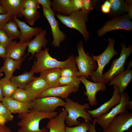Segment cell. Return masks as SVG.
<instances>
[{
  "label": "cell",
  "instance_id": "cell-53",
  "mask_svg": "<svg viewBox=\"0 0 132 132\" xmlns=\"http://www.w3.org/2000/svg\"></svg>",
  "mask_w": 132,
  "mask_h": 132
},
{
  "label": "cell",
  "instance_id": "cell-45",
  "mask_svg": "<svg viewBox=\"0 0 132 132\" xmlns=\"http://www.w3.org/2000/svg\"><path fill=\"white\" fill-rule=\"evenodd\" d=\"M0 132H12L11 129L5 125L0 123Z\"/></svg>",
  "mask_w": 132,
  "mask_h": 132
},
{
  "label": "cell",
  "instance_id": "cell-27",
  "mask_svg": "<svg viewBox=\"0 0 132 132\" xmlns=\"http://www.w3.org/2000/svg\"><path fill=\"white\" fill-rule=\"evenodd\" d=\"M111 6L108 16L112 18L126 14L129 7L126 0H110Z\"/></svg>",
  "mask_w": 132,
  "mask_h": 132
},
{
  "label": "cell",
  "instance_id": "cell-42",
  "mask_svg": "<svg viewBox=\"0 0 132 132\" xmlns=\"http://www.w3.org/2000/svg\"><path fill=\"white\" fill-rule=\"evenodd\" d=\"M74 11L81 10L83 5L82 0H71Z\"/></svg>",
  "mask_w": 132,
  "mask_h": 132
},
{
  "label": "cell",
  "instance_id": "cell-26",
  "mask_svg": "<svg viewBox=\"0 0 132 132\" xmlns=\"http://www.w3.org/2000/svg\"><path fill=\"white\" fill-rule=\"evenodd\" d=\"M60 69L55 68L43 70L40 73V76L47 82L50 87L59 86V80L61 77Z\"/></svg>",
  "mask_w": 132,
  "mask_h": 132
},
{
  "label": "cell",
  "instance_id": "cell-24",
  "mask_svg": "<svg viewBox=\"0 0 132 132\" xmlns=\"http://www.w3.org/2000/svg\"><path fill=\"white\" fill-rule=\"evenodd\" d=\"M51 7L55 15L68 16L74 11L71 0H52Z\"/></svg>",
  "mask_w": 132,
  "mask_h": 132
},
{
  "label": "cell",
  "instance_id": "cell-34",
  "mask_svg": "<svg viewBox=\"0 0 132 132\" xmlns=\"http://www.w3.org/2000/svg\"><path fill=\"white\" fill-rule=\"evenodd\" d=\"M3 119L5 122L12 121L13 116L8 109L0 102V118Z\"/></svg>",
  "mask_w": 132,
  "mask_h": 132
},
{
  "label": "cell",
  "instance_id": "cell-1",
  "mask_svg": "<svg viewBox=\"0 0 132 132\" xmlns=\"http://www.w3.org/2000/svg\"><path fill=\"white\" fill-rule=\"evenodd\" d=\"M58 115L57 112H41L31 110L30 111L18 114V118L20 121L17 123L19 127L18 132H49L45 127L39 128V123L42 120L51 119Z\"/></svg>",
  "mask_w": 132,
  "mask_h": 132
},
{
  "label": "cell",
  "instance_id": "cell-20",
  "mask_svg": "<svg viewBox=\"0 0 132 132\" xmlns=\"http://www.w3.org/2000/svg\"><path fill=\"white\" fill-rule=\"evenodd\" d=\"M28 42L19 41L17 43L15 41H13L6 48V58L17 60L22 59L25 54Z\"/></svg>",
  "mask_w": 132,
  "mask_h": 132
},
{
  "label": "cell",
  "instance_id": "cell-18",
  "mask_svg": "<svg viewBox=\"0 0 132 132\" xmlns=\"http://www.w3.org/2000/svg\"><path fill=\"white\" fill-rule=\"evenodd\" d=\"M2 102L12 113L23 114L28 112L32 109L31 103L22 102L11 98H4Z\"/></svg>",
  "mask_w": 132,
  "mask_h": 132
},
{
  "label": "cell",
  "instance_id": "cell-38",
  "mask_svg": "<svg viewBox=\"0 0 132 132\" xmlns=\"http://www.w3.org/2000/svg\"><path fill=\"white\" fill-rule=\"evenodd\" d=\"M13 40L8 36L2 28L0 29V44L5 48L13 42Z\"/></svg>",
  "mask_w": 132,
  "mask_h": 132
},
{
  "label": "cell",
  "instance_id": "cell-49",
  "mask_svg": "<svg viewBox=\"0 0 132 132\" xmlns=\"http://www.w3.org/2000/svg\"><path fill=\"white\" fill-rule=\"evenodd\" d=\"M126 109L130 110H132V101L129 100L126 106Z\"/></svg>",
  "mask_w": 132,
  "mask_h": 132
},
{
  "label": "cell",
  "instance_id": "cell-2",
  "mask_svg": "<svg viewBox=\"0 0 132 132\" xmlns=\"http://www.w3.org/2000/svg\"><path fill=\"white\" fill-rule=\"evenodd\" d=\"M49 50V48H46L35 54L36 61L34 62L33 67L35 73H40L43 70L49 69L61 68L66 67L78 70L74 55L69 56L65 61H59L50 55Z\"/></svg>",
  "mask_w": 132,
  "mask_h": 132
},
{
  "label": "cell",
  "instance_id": "cell-21",
  "mask_svg": "<svg viewBox=\"0 0 132 132\" xmlns=\"http://www.w3.org/2000/svg\"><path fill=\"white\" fill-rule=\"evenodd\" d=\"M50 88L47 82L42 78L34 77L24 89L32 94L35 99L42 92Z\"/></svg>",
  "mask_w": 132,
  "mask_h": 132
},
{
  "label": "cell",
  "instance_id": "cell-23",
  "mask_svg": "<svg viewBox=\"0 0 132 132\" xmlns=\"http://www.w3.org/2000/svg\"><path fill=\"white\" fill-rule=\"evenodd\" d=\"M24 0H2L1 4L5 8L7 13L20 18L22 17V11L24 9Z\"/></svg>",
  "mask_w": 132,
  "mask_h": 132
},
{
  "label": "cell",
  "instance_id": "cell-50",
  "mask_svg": "<svg viewBox=\"0 0 132 132\" xmlns=\"http://www.w3.org/2000/svg\"><path fill=\"white\" fill-rule=\"evenodd\" d=\"M3 98L4 97L2 94L1 84L0 83V102L2 101Z\"/></svg>",
  "mask_w": 132,
  "mask_h": 132
},
{
  "label": "cell",
  "instance_id": "cell-6",
  "mask_svg": "<svg viewBox=\"0 0 132 132\" xmlns=\"http://www.w3.org/2000/svg\"><path fill=\"white\" fill-rule=\"evenodd\" d=\"M121 48L120 56L113 60L110 68L103 74V81L106 84L114 77L121 74L124 70L125 63L132 52V46L130 44L127 47L125 42L120 44Z\"/></svg>",
  "mask_w": 132,
  "mask_h": 132
},
{
  "label": "cell",
  "instance_id": "cell-10",
  "mask_svg": "<svg viewBox=\"0 0 132 132\" xmlns=\"http://www.w3.org/2000/svg\"><path fill=\"white\" fill-rule=\"evenodd\" d=\"M117 29L132 31V22L127 14L112 18L107 21L98 30L97 34L99 36L101 37L107 32Z\"/></svg>",
  "mask_w": 132,
  "mask_h": 132
},
{
  "label": "cell",
  "instance_id": "cell-12",
  "mask_svg": "<svg viewBox=\"0 0 132 132\" xmlns=\"http://www.w3.org/2000/svg\"><path fill=\"white\" fill-rule=\"evenodd\" d=\"M78 77L85 87L86 91L84 92V94L87 97V100L89 105L92 106H96L97 104L96 94L99 91H103L106 90V84L104 81L99 83L91 82L84 76H80Z\"/></svg>",
  "mask_w": 132,
  "mask_h": 132
},
{
  "label": "cell",
  "instance_id": "cell-11",
  "mask_svg": "<svg viewBox=\"0 0 132 132\" xmlns=\"http://www.w3.org/2000/svg\"><path fill=\"white\" fill-rule=\"evenodd\" d=\"M132 126V113L128 111L115 117L102 132H124Z\"/></svg>",
  "mask_w": 132,
  "mask_h": 132
},
{
  "label": "cell",
  "instance_id": "cell-46",
  "mask_svg": "<svg viewBox=\"0 0 132 132\" xmlns=\"http://www.w3.org/2000/svg\"><path fill=\"white\" fill-rule=\"evenodd\" d=\"M89 130L87 132H97L95 129V124L96 123L93 122V123H91L89 122Z\"/></svg>",
  "mask_w": 132,
  "mask_h": 132
},
{
  "label": "cell",
  "instance_id": "cell-52",
  "mask_svg": "<svg viewBox=\"0 0 132 132\" xmlns=\"http://www.w3.org/2000/svg\"><path fill=\"white\" fill-rule=\"evenodd\" d=\"M2 0H0V4H1Z\"/></svg>",
  "mask_w": 132,
  "mask_h": 132
},
{
  "label": "cell",
  "instance_id": "cell-22",
  "mask_svg": "<svg viewBox=\"0 0 132 132\" xmlns=\"http://www.w3.org/2000/svg\"><path fill=\"white\" fill-rule=\"evenodd\" d=\"M67 114L63 109L55 117L50 119L46 127L49 132H66L65 119Z\"/></svg>",
  "mask_w": 132,
  "mask_h": 132
},
{
  "label": "cell",
  "instance_id": "cell-44",
  "mask_svg": "<svg viewBox=\"0 0 132 132\" xmlns=\"http://www.w3.org/2000/svg\"><path fill=\"white\" fill-rule=\"evenodd\" d=\"M111 7L104 3L101 6V10L102 12L105 14H109L110 11Z\"/></svg>",
  "mask_w": 132,
  "mask_h": 132
},
{
  "label": "cell",
  "instance_id": "cell-51",
  "mask_svg": "<svg viewBox=\"0 0 132 132\" xmlns=\"http://www.w3.org/2000/svg\"><path fill=\"white\" fill-rule=\"evenodd\" d=\"M127 132H132V128H130L127 131Z\"/></svg>",
  "mask_w": 132,
  "mask_h": 132
},
{
  "label": "cell",
  "instance_id": "cell-15",
  "mask_svg": "<svg viewBox=\"0 0 132 132\" xmlns=\"http://www.w3.org/2000/svg\"><path fill=\"white\" fill-rule=\"evenodd\" d=\"M79 88L70 86L50 87L41 93L37 98L52 96L66 99L71 93L77 92Z\"/></svg>",
  "mask_w": 132,
  "mask_h": 132
},
{
  "label": "cell",
  "instance_id": "cell-36",
  "mask_svg": "<svg viewBox=\"0 0 132 132\" xmlns=\"http://www.w3.org/2000/svg\"><path fill=\"white\" fill-rule=\"evenodd\" d=\"M89 122H82L79 125L74 127L66 126V132H87L89 128Z\"/></svg>",
  "mask_w": 132,
  "mask_h": 132
},
{
  "label": "cell",
  "instance_id": "cell-9",
  "mask_svg": "<svg viewBox=\"0 0 132 132\" xmlns=\"http://www.w3.org/2000/svg\"><path fill=\"white\" fill-rule=\"evenodd\" d=\"M31 110L44 112L55 111L59 107L64 106L65 101L60 98L49 96L36 98L31 103Z\"/></svg>",
  "mask_w": 132,
  "mask_h": 132
},
{
  "label": "cell",
  "instance_id": "cell-19",
  "mask_svg": "<svg viewBox=\"0 0 132 132\" xmlns=\"http://www.w3.org/2000/svg\"><path fill=\"white\" fill-rule=\"evenodd\" d=\"M132 80V70L127 69L113 77L110 81L109 86L113 85L117 87L121 94L124 92Z\"/></svg>",
  "mask_w": 132,
  "mask_h": 132
},
{
  "label": "cell",
  "instance_id": "cell-25",
  "mask_svg": "<svg viewBox=\"0 0 132 132\" xmlns=\"http://www.w3.org/2000/svg\"><path fill=\"white\" fill-rule=\"evenodd\" d=\"M27 56L26 55L22 59L19 60L6 58L3 65L0 68V72H4L5 75V77L10 80L13 76L14 72L16 69L20 68L21 64Z\"/></svg>",
  "mask_w": 132,
  "mask_h": 132
},
{
  "label": "cell",
  "instance_id": "cell-16",
  "mask_svg": "<svg viewBox=\"0 0 132 132\" xmlns=\"http://www.w3.org/2000/svg\"><path fill=\"white\" fill-rule=\"evenodd\" d=\"M12 19L16 22L19 29L20 34L19 39L20 42H29L42 30V28L40 27H31L15 16H13Z\"/></svg>",
  "mask_w": 132,
  "mask_h": 132
},
{
  "label": "cell",
  "instance_id": "cell-31",
  "mask_svg": "<svg viewBox=\"0 0 132 132\" xmlns=\"http://www.w3.org/2000/svg\"><path fill=\"white\" fill-rule=\"evenodd\" d=\"M18 28L16 22L13 19H11L5 24L2 29L13 40L19 38L20 37V33Z\"/></svg>",
  "mask_w": 132,
  "mask_h": 132
},
{
  "label": "cell",
  "instance_id": "cell-40",
  "mask_svg": "<svg viewBox=\"0 0 132 132\" xmlns=\"http://www.w3.org/2000/svg\"><path fill=\"white\" fill-rule=\"evenodd\" d=\"M13 16L7 13L0 14V29L2 28L5 24L12 18Z\"/></svg>",
  "mask_w": 132,
  "mask_h": 132
},
{
  "label": "cell",
  "instance_id": "cell-47",
  "mask_svg": "<svg viewBox=\"0 0 132 132\" xmlns=\"http://www.w3.org/2000/svg\"><path fill=\"white\" fill-rule=\"evenodd\" d=\"M128 14L130 19H132V3H131L129 4V7L127 11Z\"/></svg>",
  "mask_w": 132,
  "mask_h": 132
},
{
  "label": "cell",
  "instance_id": "cell-7",
  "mask_svg": "<svg viewBox=\"0 0 132 132\" xmlns=\"http://www.w3.org/2000/svg\"><path fill=\"white\" fill-rule=\"evenodd\" d=\"M78 56L75 57L76 65L80 76L89 78L92 73L97 69V66L96 61L86 54L84 50L83 42L80 41L77 45Z\"/></svg>",
  "mask_w": 132,
  "mask_h": 132
},
{
  "label": "cell",
  "instance_id": "cell-43",
  "mask_svg": "<svg viewBox=\"0 0 132 132\" xmlns=\"http://www.w3.org/2000/svg\"><path fill=\"white\" fill-rule=\"evenodd\" d=\"M6 49L0 44V57L5 60L6 58Z\"/></svg>",
  "mask_w": 132,
  "mask_h": 132
},
{
  "label": "cell",
  "instance_id": "cell-48",
  "mask_svg": "<svg viewBox=\"0 0 132 132\" xmlns=\"http://www.w3.org/2000/svg\"><path fill=\"white\" fill-rule=\"evenodd\" d=\"M6 11L4 7L0 4V14H7Z\"/></svg>",
  "mask_w": 132,
  "mask_h": 132
},
{
  "label": "cell",
  "instance_id": "cell-33",
  "mask_svg": "<svg viewBox=\"0 0 132 132\" xmlns=\"http://www.w3.org/2000/svg\"><path fill=\"white\" fill-rule=\"evenodd\" d=\"M81 82L78 77H60L59 80L60 86H70L79 88Z\"/></svg>",
  "mask_w": 132,
  "mask_h": 132
},
{
  "label": "cell",
  "instance_id": "cell-29",
  "mask_svg": "<svg viewBox=\"0 0 132 132\" xmlns=\"http://www.w3.org/2000/svg\"><path fill=\"white\" fill-rule=\"evenodd\" d=\"M11 98L19 101L26 103H31L35 99L29 91L19 88H18L13 93Z\"/></svg>",
  "mask_w": 132,
  "mask_h": 132
},
{
  "label": "cell",
  "instance_id": "cell-13",
  "mask_svg": "<svg viewBox=\"0 0 132 132\" xmlns=\"http://www.w3.org/2000/svg\"><path fill=\"white\" fill-rule=\"evenodd\" d=\"M44 15L47 20L50 26L53 40L52 45L55 47H59L61 43L65 40L66 35L60 29L58 21L55 15L42 7Z\"/></svg>",
  "mask_w": 132,
  "mask_h": 132
},
{
  "label": "cell",
  "instance_id": "cell-35",
  "mask_svg": "<svg viewBox=\"0 0 132 132\" xmlns=\"http://www.w3.org/2000/svg\"><path fill=\"white\" fill-rule=\"evenodd\" d=\"M60 76L61 77L80 76L78 69L70 67H66L60 69Z\"/></svg>",
  "mask_w": 132,
  "mask_h": 132
},
{
  "label": "cell",
  "instance_id": "cell-39",
  "mask_svg": "<svg viewBox=\"0 0 132 132\" xmlns=\"http://www.w3.org/2000/svg\"><path fill=\"white\" fill-rule=\"evenodd\" d=\"M40 5L38 0H25L24 3V9L38 10L40 8Z\"/></svg>",
  "mask_w": 132,
  "mask_h": 132
},
{
  "label": "cell",
  "instance_id": "cell-32",
  "mask_svg": "<svg viewBox=\"0 0 132 132\" xmlns=\"http://www.w3.org/2000/svg\"><path fill=\"white\" fill-rule=\"evenodd\" d=\"M22 14L26 22L31 25H33L40 17V12L37 10L25 9L22 11Z\"/></svg>",
  "mask_w": 132,
  "mask_h": 132
},
{
  "label": "cell",
  "instance_id": "cell-4",
  "mask_svg": "<svg viewBox=\"0 0 132 132\" xmlns=\"http://www.w3.org/2000/svg\"><path fill=\"white\" fill-rule=\"evenodd\" d=\"M55 15L66 27L78 31L82 35L86 42L88 40L90 34L87 29L86 24L88 21V15L83 12L81 10L74 11L68 16Z\"/></svg>",
  "mask_w": 132,
  "mask_h": 132
},
{
  "label": "cell",
  "instance_id": "cell-3",
  "mask_svg": "<svg viewBox=\"0 0 132 132\" xmlns=\"http://www.w3.org/2000/svg\"><path fill=\"white\" fill-rule=\"evenodd\" d=\"M65 101L64 107L68 113L65 117V122L68 127H72L80 124L81 123L77 120L79 117L83 118L85 122L92 121V118L86 110L90 109L89 103L81 104L68 98L66 99Z\"/></svg>",
  "mask_w": 132,
  "mask_h": 132
},
{
  "label": "cell",
  "instance_id": "cell-14",
  "mask_svg": "<svg viewBox=\"0 0 132 132\" xmlns=\"http://www.w3.org/2000/svg\"><path fill=\"white\" fill-rule=\"evenodd\" d=\"M113 86V92L112 97L110 100L105 102L96 109L92 110H86L92 118H97L107 113L120 103L121 99V94L119 92L118 88L115 85Z\"/></svg>",
  "mask_w": 132,
  "mask_h": 132
},
{
  "label": "cell",
  "instance_id": "cell-28",
  "mask_svg": "<svg viewBox=\"0 0 132 132\" xmlns=\"http://www.w3.org/2000/svg\"><path fill=\"white\" fill-rule=\"evenodd\" d=\"M35 72L33 67L29 72H25L16 76H13L11 81L18 88L24 89L25 86L33 79Z\"/></svg>",
  "mask_w": 132,
  "mask_h": 132
},
{
  "label": "cell",
  "instance_id": "cell-17",
  "mask_svg": "<svg viewBox=\"0 0 132 132\" xmlns=\"http://www.w3.org/2000/svg\"><path fill=\"white\" fill-rule=\"evenodd\" d=\"M47 33L46 30H42L35 36L33 39L29 41L27 45L28 52L26 55L27 56L30 53L32 55L30 59L32 58L35 54L41 51L42 47L44 49L46 48L48 42L45 37Z\"/></svg>",
  "mask_w": 132,
  "mask_h": 132
},
{
  "label": "cell",
  "instance_id": "cell-37",
  "mask_svg": "<svg viewBox=\"0 0 132 132\" xmlns=\"http://www.w3.org/2000/svg\"><path fill=\"white\" fill-rule=\"evenodd\" d=\"M97 1L96 0H82L81 11L84 13L88 15L95 7Z\"/></svg>",
  "mask_w": 132,
  "mask_h": 132
},
{
  "label": "cell",
  "instance_id": "cell-30",
  "mask_svg": "<svg viewBox=\"0 0 132 132\" xmlns=\"http://www.w3.org/2000/svg\"><path fill=\"white\" fill-rule=\"evenodd\" d=\"M1 90L4 98H10L18 88L6 77L0 79Z\"/></svg>",
  "mask_w": 132,
  "mask_h": 132
},
{
  "label": "cell",
  "instance_id": "cell-5",
  "mask_svg": "<svg viewBox=\"0 0 132 132\" xmlns=\"http://www.w3.org/2000/svg\"><path fill=\"white\" fill-rule=\"evenodd\" d=\"M108 40V44L102 53L96 56L90 54L92 58L98 64L96 70L92 73L90 77L92 80L95 83L103 81V71L104 68L109 63L112 58L118 54V52L114 48L115 41L114 39L109 38Z\"/></svg>",
  "mask_w": 132,
  "mask_h": 132
},
{
  "label": "cell",
  "instance_id": "cell-8",
  "mask_svg": "<svg viewBox=\"0 0 132 132\" xmlns=\"http://www.w3.org/2000/svg\"><path fill=\"white\" fill-rule=\"evenodd\" d=\"M121 99L120 103L112 108L109 112L98 118H95L92 121L99 125L104 130L108 127L113 119L120 113L127 111L126 108V105L130 100L129 94L124 92L121 94Z\"/></svg>",
  "mask_w": 132,
  "mask_h": 132
},
{
  "label": "cell",
  "instance_id": "cell-41",
  "mask_svg": "<svg viewBox=\"0 0 132 132\" xmlns=\"http://www.w3.org/2000/svg\"><path fill=\"white\" fill-rule=\"evenodd\" d=\"M38 1L40 4L42 5V7L51 13L55 14L52 11L51 8V1L50 0H38Z\"/></svg>",
  "mask_w": 132,
  "mask_h": 132
}]
</instances>
